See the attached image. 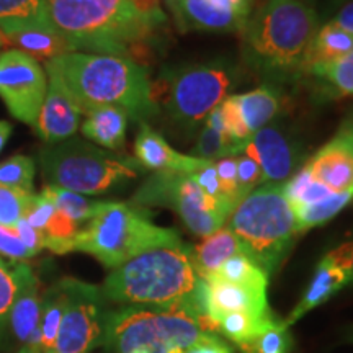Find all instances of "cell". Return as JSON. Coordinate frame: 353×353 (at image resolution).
<instances>
[{
	"label": "cell",
	"mask_w": 353,
	"mask_h": 353,
	"mask_svg": "<svg viewBox=\"0 0 353 353\" xmlns=\"http://www.w3.org/2000/svg\"><path fill=\"white\" fill-rule=\"evenodd\" d=\"M179 232L156 226L138 206L118 201H100L99 210L70 242L69 252L94 255L107 268L157 247L182 245Z\"/></svg>",
	"instance_id": "cell-5"
},
{
	"label": "cell",
	"mask_w": 353,
	"mask_h": 353,
	"mask_svg": "<svg viewBox=\"0 0 353 353\" xmlns=\"http://www.w3.org/2000/svg\"><path fill=\"white\" fill-rule=\"evenodd\" d=\"M82 114H85V120L81 130L87 139L110 151H118L125 145L130 118L125 110L113 105H99L83 110Z\"/></svg>",
	"instance_id": "cell-20"
},
{
	"label": "cell",
	"mask_w": 353,
	"mask_h": 353,
	"mask_svg": "<svg viewBox=\"0 0 353 353\" xmlns=\"http://www.w3.org/2000/svg\"><path fill=\"white\" fill-rule=\"evenodd\" d=\"M51 23L74 51L131 59L159 26L131 0H46Z\"/></svg>",
	"instance_id": "cell-2"
},
{
	"label": "cell",
	"mask_w": 353,
	"mask_h": 353,
	"mask_svg": "<svg viewBox=\"0 0 353 353\" xmlns=\"http://www.w3.org/2000/svg\"><path fill=\"white\" fill-rule=\"evenodd\" d=\"M39 165L48 185L79 195H103L138 179L143 170L136 159L103 151L77 138L43 148L39 151Z\"/></svg>",
	"instance_id": "cell-7"
},
{
	"label": "cell",
	"mask_w": 353,
	"mask_h": 353,
	"mask_svg": "<svg viewBox=\"0 0 353 353\" xmlns=\"http://www.w3.org/2000/svg\"><path fill=\"white\" fill-rule=\"evenodd\" d=\"M105 301L121 306L183 309L201 329L219 334L208 314L206 281L192 263V249L185 244L157 247L113 268L101 286Z\"/></svg>",
	"instance_id": "cell-1"
},
{
	"label": "cell",
	"mask_w": 353,
	"mask_h": 353,
	"mask_svg": "<svg viewBox=\"0 0 353 353\" xmlns=\"http://www.w3.org/2000/svg\"><path fill=\"white\" fill-rule=\"evenodd\" d=\"M65 307L54 353H87L100 347L105 322V298L99 286L63 278Z\"/></svg>",
	"instance_id": "cell-11"
},
{
	"label": "cell",
	"mask_w": 353,
	"mask_h": 353,
	"mask_svg": "<svg viewBox=\"0 0 353 353\" xmlns=\"http://www.w3.org/2000/svg\"><path fill=\"white\" fill-rule=\"evenodd\" d=\"M206 334L183 309L121 306L105 314L100 345L114 353H169Z\"/></svg>",
	"instance_id": "cell-8"
},
{
	"label": "cell",
	"mask_w": 353,
	"mask_h": 353,
	"mask_svg": "<svg viewBox=\"0 0 353 353\" xmlns=\"http://www.w3.org/2000/svg\"><path fill=\"white\" fill-rule=\"evenodd\" d=\"M242 151H244L242 145L232 143L228 136L221 134L213 128L205 126L196 141L195 149H193V157L203 159V161H213V159L237 156Z\"/></svg>",
	"instance_id": "cell-35"
},
{
	"label": "cell",
	"mask_w": 353,
	"mask_h": 353,
	"mask_svg": "<svg viewBox=\"0 0 353 353\" xmlns=\"http://www.w3.org/2000/svg\"><path fill=\"white\" fill-rule=\"evenodd\" d=\"M70 95L83 110L113 105L132 118L151 117L157 112L148 72L131 59L92 52H68L46 61Z\"/></svg>",
	"instance_id": "cell-3"
},
{
	"label": "cell",
	"mask_w": 353,
	"mask_h": 353,
	"mask_svg": "<svg viewBox=\"0 0 353 353\" xmlns=\"http://www.w3.org/2000/svg\"><path fill=\"white\" fill-rule=\"evenodd\" d=\"M347 342H350V343H353V327L348 330V334H347V339H345Z\"/></svg>",
	"instance_id": "cell-49"
},
{
	"label": "cell",
	"mask_w": 353,
	"mask_h": 353,
	"mask_svg": "<svg viewBox=\"0 0 353 353\" xmlns=\"http://www.w3.org/2000/svg\"><path fill=\"white\" fill-rule=\"evenodd\" d=\"M237 185L242 196H247L250 192H254L255 187L265 182L263 172L260 169L259 162L247 156L245 152L237 154Z\"/></svg>",
	"instance_id": "cell-40"
},
{
	"label": "cell",
	"mask_w": 353,
	"mask_h": 353,
	"mask_svg": "<svg viewBox=\"0 0 353 353\" xmlns=\"http://www.w3.org/2000/svg\"><path fill=\"white\" fill-rule=\"evenodd\" d=\"M352 198L353 190H350V192H334L332 195L324 198V200L293 208L294 216H296L298 232L307 231V229L327 223L335 214L341 213L345 208Z\"/></svg>",
	"instance_id": "cell-30"
},
{
	"label": "cell",
	"mask_w": 353,
	"mask_h": 353,
	"mask_svg": "<svg viewBox=\"0 0 353 353\" xmlns=\"http://www.w3.org/2000/svg\"><path fill=\"white\" fill-rule=\"evenodd\" d=\"M37 28H54L46 0H0V32L3 34Z\"/></svg>",
	"instance_id": "cell-23"
},
{
	"label": "cell",
	"mask_w": 353,
	"mask_h": 353,
	"mask_svg": "<svg viewBox=\"0 0 353 353\" xmlns=\"http://www.w3.org/2000/svg\"><path fill=\"white\" fill-rule=\"evenodd\" d=\"M228 228L247 257L272 275L298 234L296 216L283 195V183H265L250 192L229 216Z\"/></svg>",
	"instance_id": "cell-6"
},
{
	"label": "cell",
	"mask_w": 353,
	"mask_h": 353,
	"mask_svg": "<svg viewBox=\"0 0 353 353\" xmlns=\"http://www.w3.org/2000/svg\"><path fill=\"white\" fill-rule=\"evenodd\" d=\"M239 112L250 134L262 130L270 123L280 108V99L275 88L262 85L247 94L234 95Z\"/></svg>",
	"instance_id": "cell-25"
},
{
	"label": "cell",
	"mask_w": 353,
	"mask_h": 353,
	"mask_svg": "<svg viewBox=\"0 0 353 353\" xmlns=\"http://www.w3.org/2000/svg\"><path fill=\"white\" fill-rule=\"evenodd\" d=\"M48 92V74L19 50L0 54V97L17 120L34 125Z\"/></svg>",
	"instance_id": "cell-12"
},
{
	"label": "cell",
	"mask_w": 353,
	"mask_h": 353,
	"mask_svg": "<svg viewBox=\"0 0 353 353\" xmlns=\"http://www.w3.org/2000/svg\"><path fill=\"white\" fill-rule=\"evenodd\" d=\"M34 172H37V165L32 157L12 156L7 161L0 162V185L33 193Z\"/></svg>",
	"instance_id": "cell-34"
},
{
	"label": "cell",
	"mask_w": 353,
	"mask_h": 353,
	"mask_svg": "<svg viewBox=\"0 0 353 353\" xmlns=\"http://www.w3.org/2000/svg\"><path fill=\"white\" fill-rule=\"evenodd\" d=\"M353 50V34L343 32L342 28L334 23H325L316 34L314 44H312L311 56H309V65L327 64L339 57L348 54Z\"/></svg>",
	"instance_id": "cell-29"
},
{
	"label": "cell",
	"mask_w": 353,
	"mask_h": 353,
	"mask_svg": "<svg viewBox=\"0 0 353 353\" xmlns=\"http://www.w3.org/2000/svg\"><path fill=\"white\" fill-rule=\"evenodd\" d=\"M325 257L345 273L348 285H353V241L345 242V244L337 247V249H334L332 252H329Z\"/></svg>",
	"instance_id": "cell-45"
},
{
	"label": "cell",
	"mask_w": 353,
	"mask_h": 353,
	"mask_svg": "<svg viewBox=\"0 0 353 353\" xmlns=\"http://www.w3.org/2000/svg\"><path fill=\"white\" fill-rule=\"evenodd\" d=\"M350 126H353V125H350Z\"/></svg>",
	"instance_id": "cell-54"
},
{
	"label": "cell",
	"mask_w": 353,
	"mask_h": 353,
	"mask_svg": "<svg viewBox=\"0 0 353 353\" xmlns=\"http://www.w3.org/2000/svg\"><path fill=\"white\" fill-rule=\"evenodd\" d=\"M41 193L44 196L50 198L54 203L56 208L64 216H68L81 229L94 218V214L100 206V201H92L83 195L70 192V190L56 187V185H46L41 190Z\"/></svg>",
	"instance_id": "cell-31"
},
{
	"label": "cell",
	"mask_w": 353,
	"mask_h": 353,
	"mask_svg": "<svg viewBox=\"0 0 353 353\" xmlns=\"http://www.w3.org/2000/svg\"><path fill=\"white\" fill-rule=\"evenodd\" d=\"M303 3H306V6H309V7H312L316 3V0H301Z\"/></svg>",
	"instance_id": "cell-50"
},
{
	"label": "cell",
	"mask_w": 353,
	"mask_h": 353,
	"mask_svg": "<svg viewBox=\"0 0 353 353\" xmlns=\"http://www.w3.org/2000/svg\"><path fill=\"white\" fill-rule=\"evenodd\" d=\"M334 3H341V6H343L345 2H350V0H332Z\"/></svg>",
	"instance_id": "cell-52"
},
{
	"label": "cell",
	"mask_w": 353,
	"mask_h": 353,
	"mask_svg": "<svg viewBox=\"0 0 353 353\" xmlns=\"http://www.w3.org/2000/svg\"><path fill=\"white\" fill-rule=\"evenodd\" d=\"M6 43H7V41H6V37H3V33L0 32V48H2Z\"/></svg>",
	"instance_id": "cell-51"
},
{
	"label": "cell",
	"mask_w": 353,
	"mask_h": 353,
	"mask_svg": "<svg viewBox=\"0 0 353 353\" xmlns=\"http://www.w3.org/2000/svg\"><path fill=\"white\" fill-rule=\"evenodd\" d=\"M12 134V125L8 121H0V152H2V149L6 148L8 138H10Z\"/></svg>",
	"instance_id": "cell-48"
},
{
	"label": "cell",
	"mask_w": 353,
	"mask_h": 353,
	"mask_svg": "<svg viewBox=\"0 0 353 353\" xmlns=\"http://www.w3.org/2000/svg\"><path fill=\"white\" fill-rule=\"evenodd\" d=\"M317 32L314 8L301 0H263L244 28L245 52L265 72L291 77L307 72Z\"/></svg>",
	"instance_id": "cell-4"
},
{
	"label": "cell",
	"mask_w": 353,
	"mask_h": 353,
	"mask_svg": "<svg viewBox=\"0 0 353 353\" xmlns=\"http://www.w3.org/2000/svg\"><path fill=\"white\" fill-rule=\"evenodd\" d=\"M132 201L143 206L174 210L195 236L206 237L223 228L234 211L228 201L206 195L187 174L156 172L143 183Z\"/></svg>",
	"instance_id": "cell-9"
},
{
	"label": "cell",
	"mask_w": 353,
	"mask_h": 353,
	"mask_svg": "<svg viewBox=\"0 0 353 353\" xmlns=\"http://www.w3.org/2000/svg\"><path fill=\"white\" fill-rule=\"evenodd\" d=\"M307 72L327 82L337 95H353V50L332 63L311 65Z\"/></svg>",
	"instance_id": "cell-33"
},
{
	"label": "cell",
	"mask_w": 353,
	"mask_h": 353,
	"mask_svg": "<svg viewBox=\"0 0 353 353\" xmlns=\"http://www.w3.org/2000/svg\"><path fill=\"white\" fill-rule=\"evenodd\" d=\"M15 231H17V234H19L21 242H23L25 247L30 250V254H32L33 257L44 249L43 232L38 231V229H34L26 219L19 221V224L15 226Z\"/></svg>",
	"instance_id": "cell-44"
},
{
	"label": "cell",
	"mask_w": 353,
	"mask_h": 353,
	"mask_svg": "<svg viewBox=\"0 0 353 353\" xmlns=\"http://www.w3.org/2000/svg\"><path fill=\"white\" fill-rule=\"evenodd\" d=\"M21 263L23 262H7L0 257V327L8 322V314L19 294Z\"/></svg>",
	"instance_id": "cell-36"
},
{
	"label": "cell",
	"mask_w": 353,
	"mask_h": 353,
	"mask_svg": "<svg viewBox=\"0 0 353 353\" xmlns=\"http://www.w3.org/2000/svg\"><path fill=\"white\" fill-rule=\"evenodd\" d=\"M43 296L39 294V281L34 275L32 267L25 262L21 263L20 288L15 303L8 314V322L15 339L21 345L32 337L34 329L38 327L39 317H41Z\"/></svg>",
	"instance_id": "cell-19"
},
{
	"label": "cell",
	"mask_w": 353,
	"mask_h": 353,
	"mask_svg": "<svg viewBox=\"0 0 353 353\" xmlns=\"http://www.w3.org/2000/svg\"><path fill=\"white\" fill-rule=\"evenodd\" d=\"M290 334L288 327L276 317L270 324L260 332L255 341L244 348L242 353H288L290 348Z\"/></svg>",
	"instance_id": "cell-37"
},
{
	"label": "cell",
	"mask_w": 353,
	"mask_h": 353,
	"mask_svg": "<svg viewBox=\"0 0 353 353\" xmlns=\"http://www.w3.org/2000/svg\"><path fill=\"white\" fill-rule=\"evenodd\" d=\"M170 10L183 32L237 33L244 32L252 3L250 0H174Z\"/></svg>",
	"instance_id": "cell-13"
},
{
	"label": "cell",
	"mask_w": 353,
	"mask_h": 353,
	"mask_svg": "<svg viewBox=\"0 0 353 353\" xmlns=\"http://www.w3.org/2000/svg\"><path fill=\"white\" fill-rule=\"evenodd\" d=\"M332 193V190L312 176L307 165H304L298 174H294L288 182L283 183V195L293 208L324 200Z\"/></svg>",
	"instance_id": "cell-32"
},
{
	"label": "cell",
	"mask_w": 353,
	"mask_h": 353,
	"mask_svg": "<svg viewBox=\"0 0 353 353\" xmlns=\"http://www.w3.org/2000/svg\"><path fill=\"white\" fill-rule=\"evenodd\" d=\"M134 156L143 169L154 172H179V174L187 175L193 174L208 162L175 151L157 131H154L145 123L141 125L136 134Z\"/></svg>",
	"instance_id": "cell-17"
},
{
	"label": "cell",
	"mask_w": 353,
	"mask_h": 353,
	"mask_svg": "<svg viewBox=\"0 0 353 353\" xmlns=\"http://www.w3.org/2000/svg\"><path fill=\"white\" fill-rule=\"evenodd\" d=\"M219 108H221V113H223L228 136L236 144L245 148V144L249 143V139L252 138V134H250V131L247 130L244 120H242V114L239 112V107H237L236 100H234V95L228 97V99L221 101Z\"/></svg>",
	"instance_id": "cell-39"
},
{
	"label": "cell",
	"mask_w": 353,
	"mask_h": 353,
	"mask_svg": "<svg viewBox=\"0 0 353 353\" xmlns=\"http://www.w3.org/2000/svg\"><path fill=\"white\" fill-rule=\"evenodd\" d=\"M234 72L226 64H195L169 74L167 112L176 123L193 128L226 99Z\"/></svg>",
	"instance_id": "cell-10"
},
{
	"label": "cell",
	"mask_w": 353,
	"mask_h": 353,
	"mask_svg": "<svg viewBox=\"0 0 353 353\" xmlns=\"http://www.w3.org/2000/svg\"><path fill=\"white\" fill-rule=\"evenodd\" d=\"M0 257H6L10 262H25L33 257L21 242L15 228L0 226Z\"/></svg>",
	"instance_id": "cell-42"
},
{
	"label": "cell",
	"mask_w": 353,
	"mask_h": 353,
	"mask_svg": "<svg viewBox=\"0 0 353 353\" xmlns=\"http://www.w3.org/2000/svg\"><path fill=\"white\" fill-rule=\"evenodd\" d=\"M205 281L211 321L216 322L219 317L231 312H249L255 316H268L272 312L268 307L267 293L229 283L219 278H208Z\"/></svg>",
	"instance_id": "cell-18"
},
{
	"label": "cell",
	"mask_w": 353,
	"mask_h": 353,
	"mask_svg": "<svg viewBox=\"0 0 353 353\" xmlns=\"http://www.w3.org/2000/svg\"><path fill=\"white\" fill-rule=\"evenodd\" d=\"M210 278H219V280L229 281V283L267 293L268 275L245 254H237L228 259Z\"/></svg>",
	"instance_id": "cell-27"
},
{
	"label": "cell",
	"mask_w": 353,
	"mask_h": 353,
	"mask_svg": "<svg viewBox=\"0 0 353 353\" xmlns=\"http://www.w3.org/2000/svg\"><path fill=\"white\" fill-rule=\"evenodd\" d=\"M33 196L34 193H26L0 185V226L15 228L19 221L25 218Z\"/></svg>",
	"instance_id": "cell-38"
},
{
	"label": "cell",
	"mask_w": 353,
	"mask_h": 353,
	"mask_svg": "<svg viewBox=\"0 0 353 353\" xmlns=\"http://www.w3.org/2000/svg\"><path fill=\"white\" fill-rule=\"evenodd\" d=\"M190 179H192L193 182H195L198 187L206 193V195L218 198V200L228 201L229 205H232L234 210H236V205H234L229 198L224 196L223 188H221L218 172H216V165L213 161H208L205 165L200 167V169L193 172V174H190Z\"/></svg>",
	"instance_id": "cell-41"
},
{
	"label": "cell",
	"mask_w": 353,
	"mask_h": 353,
	"mask_svg": "<svg viewBox=\"0 0 353 353\" xmlns=\"http://www.w3.org/2000/svg\"><path fill=\"white\" fill-rule=\"evenodd\" d=\"M169 353H236L232 347L219 337L218 334H206L200 341L192 345L174 348Z\"/></svg>",
	"instance_id": "cell-43"
},
{
	"label": "cell",
	"mask_w": 353,
	"mask_h": 353,
	"mask_svg": "<svg viewBox=\"0 0 353 353\" xmlns=\"http://www.w3.org/2000/svg\"><path fill=\"white\" fill-rule=\"evenodd\" d=\"M330 23H334L335 26H339V28H342L343 32L353 34V0L341 6L337 13L334 15V19L330 20Z\"/></svg>",
	"instance_id": "cell-47"
},
{
	"label": "cell",
	"mask_w": 353,
	"mask_h": 353,
	"mask_svg": "<svg viewBox=\"0 0 353 353\" xmlns=\"http://www.w3.org/2000/svg\"><path fill=\"white\" fill-rule=\"evenodd\" d=\"M134 3V7L143 13V15L148 17L152 23L157 26H162L165 23V13L162 12L161 8V0H131Z\"/></svg>",
	"instance_id": "cell-46"
},
{
	"label": "cell",
	"mask_w": 353,
	"mask_h": 353,
	"mask_svg": "<svg viewBox=\"0 0 353 353\" xmlns=\"http://www.w3.org/2000/svg\"><path fill=\"white\" fill-rule=\"evenodd\" d=\"M8 44H13V50H19L33 59L51 61L56 57L74 52L70 44L61 37L56 28H37L23 30L10 34H3Z\"/></svg>",
	"instance_id": "cell-24"
},
{
	"label": "cell",
	"mask_w": 353,
	"mask_h": 353,
	"mask_svg": "<svg viewBox=\"0 0 353 353\" xmlns=\"http://www.w3.org/2000/svg\"><path fill=\"white\" fill-rule=\"evenodd\" d=\"M46 74L48 92L34 121V130L46 144H57L76 134L81 126L82 108L54 70L46 68Z\"/></svg>",
	"instance_id": "cell-14"
},
{
	"label": "cell",
	"mask_w": 353,
	"mask_h": 353,
	"mask_svg": "<svg viewBox=\"0 0 353 353\" xmlns=\"http://www.w3.org/2000/svg\"><path fill=\"white\" fill-rule=\"evenodd\" d=\"M242 152L259 162L265 180L272 183L285 182L296 169V149L275 126H265L254 132Z\"/></svg>",
	"instance_id": "cell-16"
},
{
	"label": "cell",
	"mask_w": 353,
	"mask_h": 353,
	"mask_svg": "<svg viewBox=\"0 0 353 353\" xmlns=\"http://www.w3.org/2000/svg\"><path fill=\"white\" fill-rule=\"evenodd\" d=\"M332 192L353 190V126H345L306 164Z\"/></svg>",
	"instance_id": "cell-15"
},
{
	"label": "cell",
	"mask_w": 353,
	"mask_h": 353,
	"mask_svg": "<svg viewBox=\"0 0 353 353\" xmlns=\"http://www.w3.org/2000/svg\"><path fill=\"white\" fill-rule=\"evenodd\" d=\"M136 353H141V352H136Z\"/></svg>",
	"instance_id": "cell-53"
},
{
	"label": "cell",
	"mask_w": 353,
	"mask_h": 353,
	"mask_svg": "<svg viewBox=\"0 0 353 353\" xmlns=\"http://www.w3.org/2000/svg\"><path fill=\"white\" fill-rule=\"evenodd\" d=\"M275 319L276 316L273 312L268 316H255L249 314V312H231V314L219 317L216 324H218L219 334H223L229 341L239 345V348H244L250 345L255 341V337Z\"/></svg>",
	"instance_id": "cell-28"
},
{
	"label": "cell",
	"mask_w": 353,
	"mask_h": 353,
	"mask_svg": "<svg viewBox=\"0 0 353 353\" xmlns=\"http://www.w3.org/2000/svg\"><path fill=\"white\" fill-rule=\"evenodd\" d=\"M347 285L348 280L345 273L334 262H330L327 257H324L319 262V265H317L314 276H312L307 290L304 291L301 301L291 311L288 319L283 321V324L290 329V325H293L298 319H301L311 309L327 301V299L332 298L337 291H341Z\"/></svg>",
	"instance_id": "cell-21"
},
{
	"label": "cell",
	"mask_w": 353,
	"mask_h": 353,
	"mask_svg": "<svg viewBox=\"0 0 353 353\" xmlns=\"http://www.w3.org/2000/svg\"><path fill=\"white\" fill-rule=\"evenodd\" d=\"M65 307V290L63 281H57L43 294L39 332H41V353H54L57 334Z\"/></svg>",
	"instance_id": "cell-26"
},
{
	"label": "cell",
	"mask_w": 353,
	"mask_h": 353,
	"mask_svg": "<svg viewBox=\"0 0 353 353\" xmlns=\"http://www.w3.org/2000/svg\"><path fill=\"white\" fill-rule=\"evenodd\" d=\"M237 254H244V250H242V245L237 241V237L226 226L206 236L201 244L192 249V263L195 267L198 276L206 280L228 259Z\"/></svg>",
	"instance_id": "cell-22"
}]
</instances>
